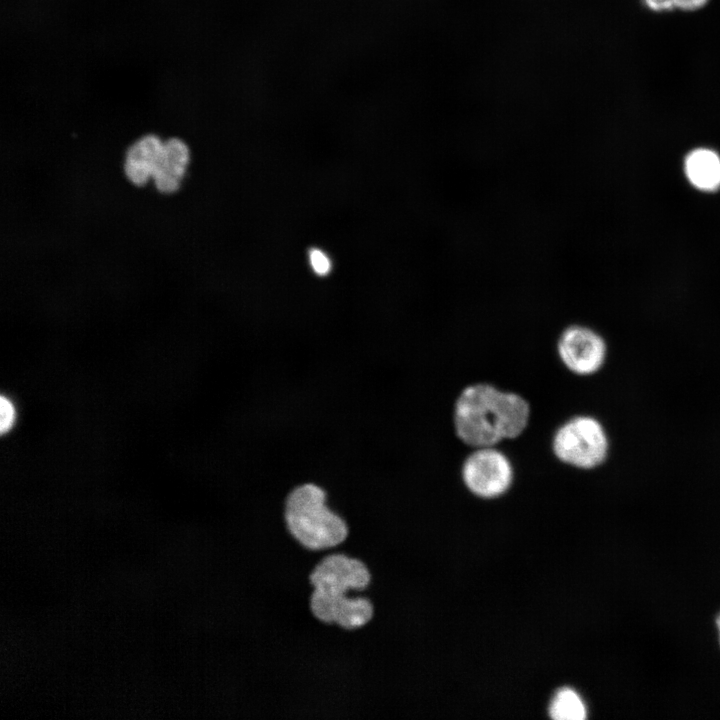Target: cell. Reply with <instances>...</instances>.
I'll return each instance as SVG.
<instances>
[{
  "mask_svg": "<svg viewBox=\"0 0 720 720\" xmlns=\"http://www.w3.org/2000/svg\"><path fill=\"white\" fill-rule=\"evenodd\" d=\"M372 580L366 563L343 552L330 550L310 574L313 592L310 608L315 618L345 630L365 626L374 615L372 601L359 593Z\"/></svg>",
  "mask_w": 720,
  "mask_h": 720,
  "instance_id": "1",
  "label": "cell"
},
{
  "mask_svg": "<svg viewBox=\"0 0 720 720\" xmlns=\"http://www.w3.org/2000/svg\"><path fill=\"white\" fill-rule=\"evenodd\" d=\"M529 418L530 405L523 396L489 383L464 387L453 410L456 436L472 448L494 447L505 439L519 437Z\"/></svg>",
  "mask_w": 720,
  "mask_h": 720,
  "instance_id": "2",
  "label": "cell"
},
{
  "mask_svg": "<svg viewBox=\"0 0 720 720\" xmlns=\"http://www.w3.org/2000/svg\"><path fill=\"white\" fill-rule=\"evenodd\" d=\"M284 520L290 535L312 552L328 553L349 534L345 519L329 505L327 490L312 482L298 484L288 492Z\"/></svg>",
  "mask_w": 720,
  "mask_h": 720,
  "instance_id": "3",
  "label": "cell"
},
{
  "mask_svg": "<svg viewBox=\"0 0 720 720\" xmlns=\"http://www.w3.org/2000/svg\"><path fill=\"white\" fill-rule=\"evenodd\" d=\"M610 443L603 424L590 415H576L563 422L552 437V452L563 464L593 470L608 458Z\"/></svg>",
  "mask_w": 720,
  "mask_h": 720,
  "instance_id": "4",
  "label": "cell"
},
{
  "mask_svg": "<svg viewBox=\"0 0 720 720\" xmlns=\"http://www.w3.org/2000/svg\"><path fill=\"white\" fill-rule=\"evenodd\" d=\"M466 488L475 496L492 499L505 494L514 479L509 458L494 447L474 448L461 466Z\"/></svg>",
  "mask_w": 720,
  "mask_h": 720,
  "instance_id": "5",
  "label": "cell"
},
{
  "mask_svg": "<svg viewBox=\"0 0 720 720\" xmlns=\"http://www.w3.org/2000/svg\"><path fill=\"white\" fill-rule=\"evenodd\" d=\"M557 354L563 365L578 376H591L603 367L607 357L604 338L590 327L573 324L559 335Z\"/></svg>",
  "mask_w": 720,
  "mask_h": 720,
  "instance_id": "6",
  "label": "cell"
},
{
  "mask_svg": "<svg viewBox=\"0 0 720 720\" xmlns=\"http://www.w3.org/2000/svg\"><path fill=\"white\" fill-rule=\"evenodd\" d=\"M189 160L190 151L183 140L172 137L164 141L152 177L156 189L164 194L176 192L181 186Z\"/></svg>",
  "mask_w": 720,
  "mask_h": 720,
  "instance_id": "7",
  "label": "cell"
},
{
  "mask_svg": "<svg viewBox=\"0 0 720 720\" xmlns=\"http://www.w3.org/2000/svg\"><path fill=\"white\" fill-rule=\"evenodd\" d=\"M163 148V141L154 134L139 138L127 150L124 172L136 186L145 185L154 174Z\"/></svg>",
  "mask_w": 720,
  "mask_h": 720,
  "instance_id": "8",
  "label": "cell"
},
{
  "mask_svg": "<svg viewBox=\"0 0 720 720\" xmlns=\"http://www.w3.org/2000/svg\"><path fill=\"white\" fill-rule=\"evenodd\" d=\"M686 176L696 188L713 191L720 186V158L712 150L698 148L685 160Z\"/></svg>",
  "mask_w": 720,
  "mask_h": 720,
  "instance_id": "9",
  "label": "cell"
},
{
  "mask_svg": "<svg viewBox=\"0 0 720 720\" xmlns=\"http://www.w3.org/2000/svg\"><path fill=\"white\" fill-rule=\"evenodd\" d=\"M549 715L555 720H583L587 709L579 694L571 688H563L554 695Z\"/></svg>",
  "mask_w": 720,
  "mask_h": 720,
  "instance_id": "10",
  "label": "cell"
},
{
  "mask_svg": "<svg viewBox=\"0 0 720 720\" xmlns=\"http://www.w3.org/2000/svg\"><path fill=\"white\" fill-rule=\"evenodd\" d=\"M309 261L313 271L319 276H325L331 270V261L322 250L311 249L309 252Z\"/></svg>",
  "mask_w": 720,
  "mask_h": 720,
  "instance_id": "11",
  "label": "cell"
},
{
  "mask_svg": "<svg viewBox=\"0 0 720 720\" xmlns=\"http://www.w3.org/2000/svg\"><path fill=\"white\" fill-rule=\"evenodd\" d=\"M15 421V409L10 400L2 396L0 398V431L2 434L8 432Z\"/></svg>",
  "mask_w": 720,
  "mask_h": 720,
  "instance_id": "12",
  "label": "cell"
},
{
  "mask_svg": "<svg viewBox=\"0 0 720 720\" xmlns=\"http://www.w3.org/2000/svg\"><path fill=\"white\" fill-rule=\"evenodd\" d=\"M645 6L654 12H665L675 7L674 0H643Z\"/></svg>",
  "mask_w": 720,
  "mask_h": 720,
  "instance_id": "13",
  "label": "cell"
},
{
  "mask_svg": "<svg viewBox=\"0 0 720 720\" xmlns=\"http://www.w3.org/2000/svg\"><path fill=\"white\" fill-rule=\"evenodd\" d=\"M708 1L709 0H674V5L684 11H694L704 7Z\"/></svg>",
  "mask_w": 720,
  "mask_h": 720,
  "instance_id": "14",
  "label": "cell"
},
{
  "mask_svg": "<svg viewBox=\"0 0 720 720\" xmlns=\"http://www.w3.org/2000/svg\"><path fill=\"white\" fill-rule=\"evenodd\" d=\"M716 625H717V628H718L719 639H720V614L718 615V617H717V619H716Z\"/></svg>",
  "mask_w": 720,
  "mask_h": 720,
  "instance_id": "15",
  "label": "cell"
},
{
  "mask_svg": "<svg viewBox=\"0 0 720 720\" xmlns=\"http://www.w3.org/2000/svg\"><path fill=\"white\" fill-rule=\"evenodd\" d=\"M213 603H214V605H215V600H213ZM215 613H216V605H215ZM216 625H217V617H216ZM217 631H218V627H217ZM218 637H219V636H218ZM222 661H223V660H222ZM224 671H225V669H224ZM227 673H228V672H227ZM228 675H229V673H228ZM229 677H230V676H229ZM230 679H231V677H230Z\"/></svg>",
  "mask_w": 720,
  "mask_h": 720,
  "instance_id": "16",
  "label": "cell"
},
{
  "mask_svg": "<svg viewBox=\"0 0 720 720\" xmlns=\"http://www.w3.org/2000/svg\"><path fill=\"white\" fill-rule=\"evenodd\" d=\"M390 684H391V680H389V686H390ZM389 690H390V688H389ZM390 701H391V697H390Z\"/></svg>",
  "mask_w": 720,
  "mask_h": 720,
  "instance_id": "17",
  "label": "cell"
}]
</instances>
